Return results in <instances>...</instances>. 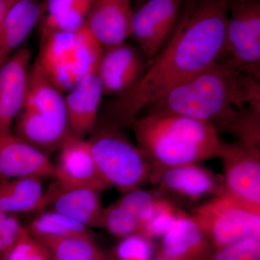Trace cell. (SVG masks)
I'll return each mask as SVG.
<instances>
[{
  "instance_id": "17",
  "label": "cell",
  "mask_w": 260,
  "mask_h": 260,
  "mask_svg": "<svg viewBox=\"0 0 260 260\" xmlns=\"http://www.w3.org/2000/svg\"><path fill=\"white\" fill-rule=\"evenodd\" d=\"M103 95L102 83L95 73L85 77L64 94L70 135L85 139L93 132L99 119Z\"/></svg>"
},
{
  "instance_id": "10",
  "label": "cell",
  "mask_w": 260,
  "mask_h": 260,
  "mask_svg": "<svg viewBox=\"0 0 260 260\" xmlns=\"http://www.w3.org/2000/svg\"><path fill=\"white\" fill-rule=\"evenodd\" d=\"M184 0H148L133 11L130 37L149 62L156 56L175 27Z\"/></svg>"
},
{
  "instance_id": "1",
  "label": "cell",
  "mask_w": 260,
  "mask_h": 260,
  "mask_svg": "<svg viewBox=\"0 0 260 260\" xmlns=\"http://www.w3.org/2000/svg\"><path fill=\"white\" fill-rule=\"evenodd\" d=\"M227 18V0H184L165 45L141 78L109 104L103 118L119 128L129 126L150 104L220 60Z\"/></svg>"
},
{
  "instance_id": "8",
  "label": "cell",
  "mask_w": 260,
  "mask_h": 260,
  "mask_svg": "<svg viewBox=\"0 0 260 260\" xmlns=\"http://www.w3.org/2000/svg\"><path fill=\"white\" fill-rule=\"evenodd\" d=\"M204 235L223 247L249 237H260V210L223 192L195 208L191 215Z\"/></svg>"
},
{
  "instance_id": "7",
  "label": "cell",
  "mask_w": 260,
  "mask_h": 260,
  "mask_svg": "<svg viewBox=\"0 0 260 260\" xmlns=\"http://www.w3.org/2000/svg\"><path fill=\"white\" fill-rule=\"evenodd\" d=\"M225 47L221 59L260 80V0H227Z\"/></svg>"
},
{
  "instance_id": "19",
  "label": "cell",
  "mask_w": 260,
  "mask_h": 260,
  "mask_svg": "<svg viewBox=\"0 0 260 260\" xmlns=\"http://www.w3.org/2000/svg\"><path fill=\"white\" fill-rule=\"evenodd\" d=\"M44 13L39 0H18L10 8L0 32V67L21 47Z\"/></svg>"
},
{
  "instance_id": "24",
  "label": "cell",
  "mask_w": 260,
  "mask_h": 260,
  "mask_svg": "<svg viewBox=\"0 0 260 260\" xmlns=\"http://www.w3.org/2000/svg\"><path fill=\"white\" fill-rule=\"evenodd\" d=\"M27 229L36 238L90 236L88 227L63 214L49 210L39 212Z\"/></svg>"
},
{
  "instance_id": "32",
  "label": "cell",
  "mask_w": 260,
  "mask_h": 260,
  "mask_svg": "<svg viewBox=\"0 0 260 260\" xmlns=\"http://www.w3.org/2000/svg\"><path fill=\"white\" fill-rule=\"evenodd\" d=\"M18 0H0V32L10 8Z\"/></svg>"
},
{
  "instance_id": "3",
  "label": "cell",
  "mask_w": 260,
  "mask_h": 260,
  "mask_svg": "<svg viewBox=\"0 0 260 260\" xmlns=\"http://www.w3.org/2000/svg\"><path fill=\"white\" fill-rule=\"evenodd\" d=\"M129 127L153 167V183L164 169L220 158L223 152L218 130L185 116L146 113Z\"/></svg>"
},
{
  "instance_id": "6",
  "label": "cell",
  "mask_w": 260,
  "mask_h": 260,
  "mask_svg": "<svg viewBox=\"0 0 260 260\" xmlns=\"http://www.w3.org/2000/svg\"><path fill=\"white\" fill-rule=\"evenodd\" d=\"M88 140L99 174L107 186L121 192L140 188L151 180L153 167L138 146L132 143L120 128L102 118Z\"/></svg>"
},
{
  "instance_id": "20",
  "label": "cell",
  "mask_w": 260,
  "mask_h": 260,
  "mask_svg": "<svg viewBox=\"0 0 260 260\" xmlns=\"http://www.w3.org/2000/svg\"><path fill=\"white\" fill-rule=\"evenodd\" d=\"M45 203L46 191L41 178L0 179V211L13 215L41 212Z\"/></svg>"
},
{
  "instance_id": "14",
  "label": "cell",
  "mask_w": 260,
  "mask_h": 260,
  "mask_svg": "<svg viewBox=\"0 0 260 260\" xmlns=\"http://www.w3.org/2000/svg\"><path fill=\"white\" fill-rule=\"evenodd\" d=\"M131 1L95 0L90 7L85 26L103 49L123 44L131 35Z\"/></svg>"
},
{
  "instance_id": "9",
  "label": "cell",
  "mask_w": 260,
  "mask_h": 260,
  "mask_svg": "<svg viewBox=\"0 0 260 260\" xmlns=\"http://www.w3.org/2000/svg\"><path fill=\"white\" fill-rule=\"evenodd\" d=\"M223 192L248 206L260 210L259 145L236 141L223 143Z\"/></svg>"
},
{
  "instance_id": "27",
  "label": "cell",
  "mask_w": 260,
  "mask_h": 260,
  "mask_svg": "<svg viewBox=\"0 0 260 260\" xmlns=\"http://www.w3.org/2000/svg\"><path fill=\"white\" fill-rule=\"evenodd\" d=\"M181 213L170 201L160 198L153 217L140 234L146 237H164L174 226Z\"/></svg>"
},
{
  "instance_id": "13",
  "label": "cell",
  "mask_w": 260,
  "mask_h": 260,
  "mask_svg": "<svg viewBox=\"0 0 260 260\" xmlns=\"http://www.w3.org/2000/svg\"><path fill=\"white\" fill-rule=\"evenodd\" d=\"M100 191L88 186L68 185L55 181L46 191L44 210L74 219L87 227H102L103 208Z\"/></svg>"
},
{
  "instance_id": "12",
  "label": "cell",
  "mask_w": 260,
  "mask_h": 260,
  "mask_svg": "<svg viewBox=\"0 0 260 260\" xmlns=\"http://www.w3.org/2000/svg\"><path fill=\"white\" fill-rule=\"evenodd\" d=\"M31 51L21 47L0 67V132H12L28 90Z\"/></svg>"
},
{
  "instance_id": "23",
  "label": "cell",
  "mask_w": 260,
  "mask_h": 260,
  "mask_svg": "<svg viewBox=\"0 0 260 260\" xmlns=\"http://www.w3.org/2000/svg\"><path fill=\"white\" fill-rule=\"evenodd\" d=\"M47 248L51 260H101L90 236L37 238Z\"/></svg>"
},
{
  "instance_id": "2",
  "label": "cell",
  "mask_w": 260,
  "mask_h": 260,
  "mask_svg": "<svg viewBox=\"0 0 260 260\" xmlns=\"http://www.w3.org/2000/svg\"><path fill=\"white\" fill-rule=\"evenodd\" d=\"M260 106L259 80L220 59L145 108L190 118L230 133L238 109Z\"/></svg>"
},
{
  "instance_id": "4",
  "label": "cell",
  "mask_w": 260,
  "mask_h": 260,
  "mask_svg": "<svg viewBox=\"0 0 260 260\" xmlns=\"http://www.w3.org/2000/svg\"><path fill=\"white\" fill-rule=\"evenodd\" d=\"M12 132L48 156L59 150L70 134L64 94L36 61L30 66L26 95Z\"/></svg>"
},
{
  "instance_id": "15",
  "label": "cell",
  "mask_w": 260,
  "mask_h": 260,
  "mask_svg": "<svg viewBox=\"0 0 260 260\" xmlns=\"http://www.w3.org/2000/svg\"><path fill=\"white\" fill-rule=\"evenodd\" d=\"M58 151L59 158L53 175L55 181L100 191L108 187L98 171L88 140L69 134Z\"/></svg>"
},
{
  "instance_id": "16",
  "label": "cell",
  "mask_w": 260,
  "mask_h": 260,
  "mask_svg": "<svg viewBox=\"0 0 260 260\" xmlns=\"http://www.w3.org/2000/svg\"><path fill=\"white\" fill-rule=\"evenodd\" d=\"M49 156L23 141L13 132H0V179L53 177Z\"/></svg>"
},
{
  "instance_id": "26",
  "label": "cell",
  "mask_w": 260,
  "mask_h": 260,
  "mask_svg": "<svg viewBox=\"0 0 260 260\" xmlns=\"http://www.w3.org/2000/svg\"><path fill=\"white\" fill-rule=\"evenodd\" d=\"M102 227L105 228L113 235L121 237L140 234L141 230L138 219L117 202L104 208Z\"/></svg>"
},
{
  "instance_id": "29",
  "label": "cell",
  "mask_w": 260,
  "mask_h": 260,
  "mask_svg": "<svg viewBox=\"0 0 260 260\" xmlns=\"http://www.w3.org/2000/svg\"><path fill=\"white\" fill-rule=\"evenodd\" d=\"M213 260H260L259 237L244 238L223 246Z\"/></svg>"
},
{
  "instance_id": "31",
  "label": "cell",
  "mask_w": 260,
  "mask_h": 260,
  "mask_svg": "<svg viewBox=\"0 0 260 260\" xmlns=\"http://www.w3.org/2000/svg\"><path fill=\"white\" fill-rule=\"evenodd\" d=\"M153 252V244L141 234L124 237L117 248L118 256L121 260H148Z\"/></svg>"
},
{
  "instance_id": "18",
  "label": "cell",
  "mask_w": 260,
  "mask_h": 260,
  "mask_svg": "<svg viewBox=\"0 0 260 260\" xmlns=\"http://www.w3.org/2000/svg\"><path fill=\"white\" fill-rule=\"evenodd\" d=\"M153 183L160 184L164 191L196 201L208 195L223 192V178L220 179L198 164L168 168L161 171Z\"/></svg>"
},
{
  "instance_id": "21",
  "label": "cell",
  "mask_w": 260,
  "mask_h": 260,
  "mask_svg": "<svg viewBox=\"0 0 260 260\" xmlns=\"http://www.w3.org/2000/svg\"><path fill=\"white\" fill-rule=\"evenodd\" d=\"M95 0H46L40 30L73 31L83 28Z\"/></svg>"
},
{
  "instance_id": "5",
  "label": "cell",
  "mask_w": 260,
  "mask_h": 260,
  "mask_svg": "<svg viewBox=\"0 0 260 260\" xmlns=\"http://www.w3.org/2000/svg\"><path fill=\"white\" fill-rule=\"evenodd\" d=\"M103 51L85 25L73 31L40 30L35 61L48 79L65 94L95 73Z\"/></svg>"
},
{
  "instance_id": "22",
  "label": "cell",
  "mask_w": 260,
  "mask_h": 260,
  "mask_svg": "<svg viewBox=\"0 0 260 260\" xmlns=\"http://www.w3.org/2000/svg\"><path fill=\"white\" fill-rule=\"evenodd\" d=\"M204 234L191 215L182 213L164 236L162 251L167 259H180L203 244Z\"/></svg>"
},
{
  "instance_id": "25",
  "label": "cell",
  "mask_w": 260,
  "mask_h": 260,
  "mask_svg": "<svg viewBox=\"0 0 260 260\" xmlns=\"http://www.w3.org/2000/svg\"><path fill=\"white\" fill-rule=\"evenodd\" d=\"M160 199L153 193L137 188L123 193L116 202L138 219L141 225V233L143 226L153 217Z\"/></svg>"
},
{
  "instance_id": "28",
  "label": "cell",
  "mask_w": 260,
  "mask_h": 260,
  "mask_svg": "<svg viewBox=\"0 0 260 260\" xmlns=\"http://www.w3.org/2000/svg\"><path fill=\"white\" fill-rule=\"evenodd\" d=\"M5 260H50L47 248L25 228Z\"/></svg>"
},
{
  "instance_id": "30",
  "label": "cell",
  "mask_w": 260,
  "mask_h": 260,
  "mask_svg": "<svg viewBox=\"0 0 260 260\" xmlns=\"http://www.w3.org/2000/svg\"><path fill=\"white\" fill-rule=\"evenodd\" d=\"M25 227L16 215L0 211V260H5L19 240Z\"/></svg>"
},
{
  "instance_id": "11",
  "label": "cell",
  "mask_w": 260,
  "mask_h": 260,
  "mask_svg": "<svg viewBox=\"0 0 260 260\" xmlns=\"http://www.w3.org/2000/svg\"><path fill=\"white\" fill-rule=\"evenodd\" d=\"M148 59L138 47L124 42L107 48L95 70L104 95L121 96L144 74Z\"/></svg>"
}]
</instances>
